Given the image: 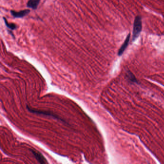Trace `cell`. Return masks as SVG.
<instances>
[{
	"label": "cell",
	"mask_w": 164,
	"mask_h": 164,
	"mask_svg": "<svg viewBox=\"0 0 164 164\" xmlns=\"http://www.w3.org/2000/svg\"><path fill=\"white\" fill-rule=\"evenodd\" d=\"M127 77L128 80H129V82L132 83H137L138 81L136 78L135 77V76L133 75V73L131 72V71H128L127 74Z\"/></svg>",
	"instance_id": "cell-7"
},
{
	"label": "cell",
	"mask_w": 164,
	"mask_h": 164,
	"mask_svg": "<svg viewBox=\"0 0 164 164\" xmlns=\"http://www.w3.org/2000/svg\"><path fill=\"white\" fill-rule=\"evenodd\" d=\"M31 152L32 153L34 156L36 158L39 163L41 164H46L48 163L47 160L45 159V157L43 156V155L41 154L39 152L37 151L34 150H30Z\"/></svg>",
	"instance_id": "cell-2"
},
{
	"label": "cell",
	"mask_w": 164,
	"mask_h": 164,
	"mask_svg": "<svg viewBox=\"0 0 164 164\" xmlns=\"http://www.w3.org/2000/svg\"><path fill=\"white\" fill-rule=\"evenodd\" d=\"M30 10L29 9H25L21 10L19 12L15 11H11V14L15 18H22L28 15L30 13Z\"/></svg>",
	"instance_id": "cell-3"
},
{
	"label": "cell",
	"mask_w": 164,
	"mask_h": 164,
	"mask_svg": "<svg viewBox=\"0 0 164 164\" xmlns=\"http://www.w3.org/2000/svg\"><path fill=\"white\" fill-rule=\"evenodd\" d=\"M40 1L41 0H29L27 2V7L32 8L33 10L36 9L39 5Z\"/></svg>",
	"instance_id": "cell-6"
},
{
	"label": "cell",
	"mask_w": 164,
	"mask_h": 164,
	"mask_svg": "<svg viewBox=\"0 0 164 164\" xmlns=\"http://www.w3.org/2000/svg\"><path fill=\"white\" fill-rule=\"evenodd\" d=\"M142 29V18L140 15L136 16L133 24V37L132 41H134L138 38Z\"/></svg>",
	"instance_id": "cell-1"
},
{
	"label": "cell",
	"mask_w": 164,
	"mask_h": 164,
	"mask_svg": "<svg viewBox=\"0 0 164 164\" xmlns=\"http://www.w3.org/2000/svg\"><path fill=\"white\" fill-rule=\"evenodd\" d=\"M3 19H4V21H5V25L7 28L11 30H15V29H16L17 26L14 23H9L5 18H3Z\"/></svg>",
	"instance_id": "cell-8"
},
{
	"label": "cell",
	"mask_w": 164,
	"mask_h": 164,
	"mask_svg": "<svg viewBox=\"0 0 164 164\" xmlns=\"http://www.w3.org/2000/svg\"><path fill=\"white\" fill-rule=\"evenodd\" d=\"M130 38H131V33H129L126 37V39H125V41L124 42L122 45H121V46L119 49V50H118V56H122L123 53L124 52V51H125L127 47L128 46L129 40H130Z\"/></svg>",
	"instance_id": "cell-5"
},
{
	"label": "cell",
	"mask_w": 164,
	"mask_h": 164,
	"mask_svg": "<svg viewBox=\"0 0 164 164\" xmlns=\"http://www.w3.org/2000/svg\"><path fill=\"white\" fill-rule=\"evenodd\" d=\"M27 108L28 109V111L31 112V113H32L37 114H43V115H45V116H50V117H53V118H56V119L62 120L61 119L59 118L58 117L55 116L53 114H51V113H49V112H46V111H39V110H35V109H33L29 108V106H28V105H27Z\"/></svg>",
	"instance_id": "cell-4"
}]
</instances>
